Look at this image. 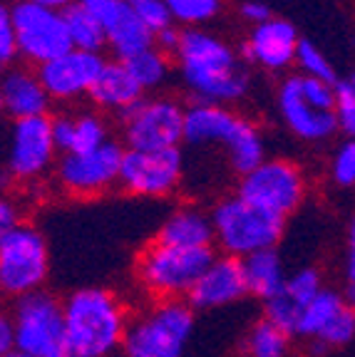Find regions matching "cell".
<instances>
[{
  "label": "cell",
  "instance_id": "obj_1",
  "mask_svg": "<svg viewBox=\"0 0 355 357\" xmlns=\"http://www.w3.org/2000/svg\"><path fill=\"white\" fill-rule=\"evenodd\" d=\"M177 70L194 102L229 107L249 92V73L231 45L204 28L182 30Z\"/></svg>",
  "mask_w": 355,
  "mask_h": 357
},
{
  "label": "cell",
  "instance_id": "obj_2",
  "mask_svg": "<svg viewBox=\"0 0 355 357\" xmlns=\"http://www.w3.org/2000/svg\"><path fill=\"white\" fill-rule=\"evenodd\" d=\"M62 307L70 355L112 357L122 352L132 320L122 296L102 285H87L62 298Z\"/></svg>",
  "mask_w": 355,
  "mask_h": 357
},
{
  "label": "cell",
  "instance_id": "obj_3",
  "mask_svg": "<svg viewBox=\"0 0 355 357\" xmlns=\"http://www.w3.org/2000/svg\"><path fill=\"white\" fill-rule=\"evenodd\" d=\"M184 144L217 146L229 154V167L236 176H246L266 162V146L254 122L244 119L229 107L191 102L184 114Z\"/></svg>",
  "mask_w": 355,
  "mask_h": 357
},
{
  "label": "cell",
  "instance_id": "obj_4",
  "mask_svg": "<svg viewBox=\"0 0 355 357\" xmlns=\"http://www.w3.org/2000/svg\"><path fill=\"white\" fill-rule=\"evenodd\" d=\"M214 261V248H179L150 241L134 261V278L152 301H187Z\"/></svg>",
  "mask_w": 355,
  "mask_h": 357
},
{
  "label": "cell",
  "instance_id": "obj_5",
  "mask_svg": "<svg viewBox=\"0 0 355 357\" xmlns=\"http://www.w3.org/2000/svg\"><path fill=\"white\" fill-rule=\"evenodd\" d=\"M209 213L214 223L217 248L222 251V256L239 258V261L266 248H276L286 229V218L263 211L236 194L219 199Z\"/></svg>",
  "mask_w": 355,
  "mask_h": 357
},
{
  "label": "cell",
  "instance_id": "obj_6",
  "mask_svg": "<svg viewBox=\"0 0 355 357\" xmlns=\"http://www.w3.org/2000/svg\"><path fill=\"white\" fill-rule=\"evenodd\" d=\"M196 325L187 301H152L129 320L122 357H182Z\"/></svg>",
  "mask_w": 355,
  "mask_h": 357
},
{
  "label": "cell",
  "instance_id": "obj_7",
  "mask_svg": "<svg viewBox=\"0 0 355 357\" xmlns=\"http://www.w3.org/2000/svg\"><path fill=\"white\" fill-rule=\"evenodd\" d=\"M15 350L30 357H70L62 298L38 290L13 301L10 307Z\"/></svg>",
  "mask_w": 355,
  "mask_h": 357
},
{
  "label": "cell",
  "instance_id": "obj_8",
  "mask_svg": "<svg viewBox=\"0 0 355 357\" xmlns=\"http://www.w3.org/2000/svg\"><path fill=\"white\" fill-rule=\"evenodd\" d=\"M50 278V245L35 223L22 221L0 241V290L3 298L45 290Z\"/></svg>",
  "mask_w": 355,
  "mask_h": 357
},
{
  "label": "cell",
  "instance_id": "obj_9",
  "mask_svg": "<svg viewBox=\"0 0 355 357\" xmlns=\"http://www.w3.org/2000/svg\"><path fill=\"white\" fill-rule=\"evenodd\" d=\"M13 25L17 60L22 65L38 70L45 62L73 50L62 10L38 6L33 0H13Z\"/></svg>",
  "mask_w": 355,
  "mask_h": 357
},
{
  "label": "cell",
  "instance_id": "obj_10",
  "mask_svg": "<svg viewBox=\"0 0 355 357\" xmlns=\"http://www.w3.org/2000/svg\"><path fill=\"white\" fill-rule=\"evenodd\" d=\"M184 114L187 107L172 97H145L119 117L124 149H179L184 144Z\"/></svg>",
  "mask_w": 355,
  "mask_h": 357
},
{
  "label": "cell",
  "instance_id": "obj_11",
  "mask_svg": "<svg viewBox=\"0 0 355 357\" xmlns=\"http://www.w3.org/2000/svg\"><path fill=\"white\" fill-rule=\"evenodd\" d=\"M60 151L52 139L50 117H33L10 122L6 144V162L3 172L8 174L10 184H38L60 159Z\"/></svg>",
  "mask_w": 355,
  "mask_h": 357
},
{
  "label": "cell",
  "instance_id": "obj_12",
  "mask_svg": "<svg viewBox=\"0 0 355 357\" xmlns=\"http://www.w3.org/2000/svg\"><path fill=\"white\" fill-rule=\"evenodd\" d=\"M124 144L110 139L100 149L82 154H62L55 164V184L75 199H92L119 186Z\"/></svg>",
  "mask_w": 355,
  "mask_h": 357
},
{
  "label": "cell",
  "instance_id": "obj_13",
  "mask_svg": "<svg viewBox=\"0 0 355 357\" xmlns=\"http://www.w3.org/2000/svg\"><path fill=\"white\" fill-rule=\"evenodd\" d=\"M236 196L268 213L289 218L303 204L305 176L298 164L289 159H266L254 172L239 176Z\"/></svg>",
  "mask_w": 355,
  "mask_h": 357
},
{
  "label": "cell",
  "instance_id": "obj_14",
  "mask_svg": "<svg viewBox=\"0 0 355 357\" xmlns=\"http://www.w3.org/2000/svg\"><path fill=\"white\" fill-rule=\"evenodd\" d=\"M184 178L182 149L137 151L127 149L119 172V186L139 199H167Z\"/></svg>",
  "mask_w": 355,
  "mask_h": 357
},
{
  "label": "cell",
  "instance_id": "obj_15",
  "mask_svg": "<svg viewBox=\"0 0 355 357\" xmlns=\"http://www.w3.org/2000/svg\"><path fill=\"white\" fill-rule=\"evenodd\" d=\"M97 20L107 38V50L117 62L132 60L139 52L154 47V35L142 25L134 8L122 0H78Z\"/></svg>",
  "mask_w": 355,
  "mask_h": 357
},
{
  "label": "cell",
  "instance_id": "obj_16",
  "mask_svg": "<svg viewBox=\"0 0 355 357\" xmlns=\"http://www.w3.org/2000/svg\"><path fill=\"white\" fill-rule=\"evenodd\" d=\"M105 62L107 60L100 52H85L73 47L65 55L38 67V77L52 102H78L89 95Z\"/></svg>",
  "mask_w": 355,
  "mask_h": 357
},
{
  "label": "cell",
  "instance_id": "obj_17",
  "mask_svg": "<svg viewBox=\"0 0 355 357\" xmlns=\"http://www.w3.org/2000/svg\"><path fill=\"white\" fill-rule=\"evenodd\" d=\"M246 296H249V285H246L244 261L231 256H214V261L196 280L194 290L189 293L187 303L196 312L219 310V307L241 303Z\"/></svg>",
  "mask_w": 355,
  "mask_h": 357
},
{
  "label": "cell",
  "instance_id": "obj_18",
  "mask_svg": "<svg viewBox=\"0 0 355 357\" xmlns=\"http://www.w3.org/2000/svg\"><path fill=\"white\" fill-rule=\"evenodd\" d=\"M298 35L289 20L271 17V20L254 25L249 33V40L241 45V60L256 62L266 70H283L296 60L298 50Z\"/></svg>",
  "mask_w": 355,
  "mask_h": 357
},
{
  "label": "cell",
  "instance_id": "obj_19",
  "mask_svg": "<svg viewBox=\"0 0 355 357\" xmlns=\"http://www.w3.org/2000/svg\"><path fill=\"white\" fill-rule=\"evenodd\" d=\"M0 97L10 122L33 117H50L52 100L38 77V70L28 65H13L0 77Z\"/></svg>",
  "mask_w": 355,
  "mask_h": 357
},
{
  "label": "cell",
  "instance_id": "obj_20",
  "mask_svg": "<svg viewBox=\"0 0 355 357\" xmlns=\"http://www.w3.org/2000/svg\"><path fill=\"white\" fill-rule=\"evenodd\" d=\"M278 107H281V114L286 119V124H289V129L300 139H326V137H331L338 129L335 112H321L305 102L298 77H289L281 84V89H278Z\"/></svg>",
  "mask_w": 355,
  "mask_h": 357
},
{
  "label": "cell",
  "instance_id": "obj_21",
  "mask_svg": "<svg viewBox=\"0 0 355 357\" xmlns=\"http://www.w3.org/2000/svg\"><path fill=\"white\" fill-rule=\"evenodd\" d=\"M145 97L147 92L129 75L124 62L107 60L97 82L89 89L87 100L92 102L97 112H112L117 117H122L124 112H129L137 102L145 100Z\"/></svg>",
  "mask_w": 355,
  "mask_h": 357
},
{
  "label": "cell",
  "instance_id": "obj_22",
  "mask_svg": "<svg viewBox=\"0 0 355 357\" xmlns=\"http://www.w3.org/2000/svg\"><path fill=\"white\" fill-rule=\"evenodd\" d=\"M157 241L179 248H214L211 213L199 206H179L164 218L154 236Z\"/></svg>",
  "mask_w": 355,
  "mask_h": 357
},
{
  "label": "cell",
  "instance_id": "obj_23",
  "mask_svg": "<svg viewBox=\"0 0 355 357\" xmlns=\"http://www.w3.org/2000/svg\"><path fill=\"white\" fill-rule=\"evenodd\" d=\"M244 273L249 296L261 298L263 303L276 298L289 280L278 248H266V251H259L254 256L244 258Z\"/></svg>",
  "mask_w": 355,
  "mask_h": 357
},
{
  "label": "cell",
  "instance_id": "obj_24",
  "mask_svg": "<svg viewBox=\"0 0 355 357\" xmlns=\"http://www.w3.org/2000/svg\"><path fill=\"white\" fill-rule=\"evenodd\" d=\"M239 357H291V335L266 318L256 320L241 340Z\"/></svg>",
  "mask_w": 355,
  "mask_h": 357
},
{
  "label": "cell",
  "instance_id": "obj_25",
  "mask_svg": "<svg viewBox=\"0 0 355 357\" xmlns=\"http://www.w3.org/2000/svg\"><path fill=\"white\" fill-rule=\"evenodd\" d=\"M345 307V298L343 293L333 288H323L316 298H313L308 305L300 312V323H298V337H305V340H313L323 330L328 328V323L338 315Z\"/></svg>",
  "mask_w": 355,
  "mask_h": 357
},
{
  "label": "cell",
  "instance_id": "obj_26",
  "mask_svg": "<svg viewBox=\"0 0 355 357\" xmlns=\"http://www.w3.org/2000/svg\"><path fill=\"white\" fill-rule=\"evenodd\" d=\"M65 25H67V35H70V43H73L75 50H85V52H100L107 50V38L105 30H102L100 20L82 8L80 3L70 6L65 10Z\"/></svg>",
  "mask_w": 355,
  "mask_h": 357
},
{
  "label": "cell",
  "instance_id": "obj_27",
  "mask_svg": "<svg viewBox=\"0 0 355 357\" xmlns=\"http://www.w3.org/2000/svg\"><path fill=\"white\" fill-rule=\"evenodd\" d=\"M124 67L137 79L139 87L145 92H152V89L164 87L167 79L172 77V55L161 52L159 47H150L124 62Z\"/></svg>",
  "mask_w": 355,
  "mask_h": 357
},
{
  "label": "cell",
  "instance_id": "obj_28",
  "mask_svg": "<svg viewBox=\"0 0 355 357\" xmlns=\"http://www.w3.org/2000/svg\"><path fill=\"white\" fill-rule=\"evenodd\" d=\"M110 142V124L100 112H78L75 114V134L70 154H82V151L100 149Z\"/></svg>",
  "mask_w": 355,
  "mask_h": 357
},
{
  "label": "cell",
  "instance_id": "obj_29",
  "mask_svg": "<svg viewBox=\"0 0 355 357\" xmlns=\"http://www.w3.org/2000/svg\"><path fill=\"white\" fill-rule=\"evenodd\" d=\"M174 25L187 28H204L206 22L222 13V0H164Z\"/></svg>",
  "mask_w": 355,
  "mask_h": 357
},
{
  "label": "cell",
  "instance_id": "obj_30",
  "mask_svg": "<svg viewBox=\"0 0 355 357\" xmlns=\"http://www.w3.org/2000/svg\"><path fill=\"white\" fill-rule=\"evenodd\" d=\"M300 312H303V307H300L286 290H281L276 298L263 303V318L276 325V328H281L283 333H289L291 337L298 333Z\"/></svg>",
  "mask_w": 355,
  "mask_h": 357
},
{
  "label": "cell",
  "instance_id": "obj_31",
  "mask_svg": "<svg viewBox=\"0 0 355 357\" xmlns=\"http://www.w3.org/2000/svg\"><path fill=\"white\" fill-rule=\"evenodd\" d=\"M313 340L321 342L328 352L338 350V347H345L348 342H353L355 340V310L353 307L345 305L343 310L328 323V328L323 330L318 337H313Z\"/></svg>",
  "mask_w": 355,
  "mask_h": 357
},
{
  "label": "cell",
  "instance_id": "obj_32",
  "mask_svg": "<svg viewBox=\"0 0 355 357\" xmlns=\"http://www.w3.org/2000/svg\"><path fill=\"white\" fill-rule=\"evenodd\" d=\"M326 288L323 285V275L318 268L308 266V268H300V271H296L294 275H289V280H286V293H289L291 298H294L296 303H298L300 307H305L308 303L313 301V298L321 293V290Z\"/></svg>",
  "mask_w": 355,
  "mask_h": 357
},
{
  "label": "cell",
  "instance_id": "obj_33",
  "mask_svg": "<svg viewBox=\"0 0 355 357\" xmlns=\"http://www.w3.org/2000/svg\"><path fill=\"white\" fill-rule=\"evenodd\" d=\"M17 65L15 25H13V3L0 0V77L8 67Z\"/></svg>",
  "mask_w": 355,
  "mask_h": 357
},
{
  "label": "cell",
  "instance_id": "obj_34",
  "mask_svg": "<svg viewBox=\"0 0 355 357\" xmlns=\"http://www.w3.org/2000/svg\"><path fill=\"white\" fill-rule=\"evenodd\" d=\"M296 60H298V65L303 67L308 77H318V79H323V82L335 84L333 67L328 65V60L323 57V52L318 50L316 45L308 43V40H300V43H298V50H296Z\"/></svg>",
  "mask_w": 355,
  "mask_h": 357
},
{
  "label": "cell",
  "instance_id": "obj_35",
  "mask_svg": "<svg viewBox=\"0 0 355 357\" xmlns=\"http://www.w3.org/2000/svg\"><path fill=\"white\" fill-rule=\"evenodd\" d=\"M132 8L139 20H142V25H145L152 35H159L161 30H167L174 25L172 15H169L167 6H164V0H139Z\"/></svg>",
  "mask_w": 355,
  "mask_h": 357
},
{
  "label": "cell",
  "instance_id": "obj_36",
  "mask_svg": "<svg viewBox=\"0 0 355 357\" xmlns=\"http://www.w3.org/2000/svg\"><path fill=\"white\" fill-rule=\"evenodd\" d=\"M300 79V92H303L305 102L313 105L321 112H333L335 109V87L331 82H323L318 77H298Z\"/></svg>",
  "mask_w": 355,
  "mask_h": 357
},
{
  "label": "cell",
  "instance_id": "obj_37",
  "mask_svg": "<svg viewBox=\"0 0 355 357\" xmlns=\"http://www.w3.org/2000/svg\"><path fill=\"white\" fill-rule=\"evenodd\" d=\"M335 119L338 127L345 134L355 137V95L350 82H338L335 84Z\"/></svg>",
  "mask_w": 355,
  "mask_h": 357
},
{
  "label": "cell",
  "instance_id": "obj_38",
  "mask_svg": "<svg viewBox=\"0 0 355 357\" xmlns=\"http://www.w3.org/2000/svg\"><path fill=\"white\" fill-rule=\"evenodd\" d=\"M331 176L338 186H355V139L345 142L333 156Z\"/></svg>",
  "mask_w": 355,
  "mask_h": 357
},
{
  "label": "cell",
  "instance_id": "obj_39",
  "mask_svg": "<svg viewBox=\"0 0 355 357\" xmlns=\"http://www.w3.org/2000/svg\"><path fill=\"white\" fill-rule=\"evenodd\" d=\"M50 127L60 156L70 154V149H73V134H75V114H67V112L50 114Z\"/></svg>",
  "mask_w": 355,
  "mask_h": 357
},
{
  "label": "cell",
  "instance_id": "obj_40",
  "mask_svg": "<svg viewBox=\"0 0 355 357\" xmlns=\"http://www.w3.org/2000/svg\"><path fill=\"white\" fill-rule=\"evenodd\" d=\"M17 223H22V211L20 204H17L13 196L3 194L0 191V241L6 238Z\"/></svg>",
  "mask_w": 355,
  "mask_h": 357
},
{
  "label": "cell",
  "instance_id": "obj_41",
  "mask_svg": "<svg viewBox=\"0 0 355 357\" xmlns=\"http://www.w3.org/2000/svg\"><path fill=\"white\" fill-rule=\"evenodd\" d=\"M15 352V333H13L10 310L0 307V357H8Z\"/></svg>",
  "mask_w": 355,
  "mask_h": 357
},
{
  "label": "cell",
  "instance_id": "obj_42",
  "mask_svg": "<svg viewBox=\"0 0 355 357\" xmlns=\"http://www.w3.org/2000/svg\"><path fill=\"white\" fill-rule=\"evenodd\" d=\"M179 38H182V30H177V25L172 28L161 30L159 35H154V47H159L161 52H167V55H177V47H179Z\"/></svg>",
  "mask_w": 355,
  "mask_h": 357
},
{
  "label": "cell",
  "instance_id": "obj_43",
  "mask_svg": "<svg viewBox=\"0 0 355 357\" xmlns=\"http://www.w3.org/2000/svg\"><path fill=\"white\" fill-rule=\"evenodd\" d=\"M241 17H246V20L254 22V25H261V22L271 20V10H268V6H263V3H244V6H241Z\"/></svg>",
  "mask_w": 355,
  "mask_h": 357
},
{
  "label": "cell",
  "instance_id": "obj_44",
  "mask_svg": "<svg viewBox=\"0 0 355 357\" xmlns=\"http://www.w3.org/2000/svg\"><path fill=\"white\" fill-rule=\"evenodd\" d=\"M345 275H348V280H355V218L350 221V231H348V258H345Z\"/></svg>",
  "mask_w": 355,
  "mask_h": 357
},
{
  "label": "cell",
  "instance_id": "obj_45",
  "mask_svg": "<svg viewBox=\"0 0 355 357\" xmlns=\"http://www.w3.org/2000/svg\"><path fill=\"white\" fill-rule=\"evenodd\" d=\"M33 3H38V6H45V8H52V10H62L65 13L70 6H75L78 0H33Z\"/></svg>",
  "mask_w": 355,
  "mask_h": 357
},
{
  "label": "cell",
  "instance_id": "obj_46",
  "mask_svg": "<svg viewBox=\"0 0 355 357\" xmlns=\"http://www.w3.org/2000/svg\"><path fill=\"white\" fill-rule=\"evenodd\" d=\"M343 298H345V305H350L355 310V280H348L343 290Z\"/></svg>",
  "mask_w": 355,
  "mask_h": 357
},
{
  "label": "cell",
  "instance_id": "obj_47",
  "mask_svg": "<svg viewBox=\"0 0 355 357\" xmlns=\"http://www.w3.org/2000/svg\"><path fill=\"white\" fill-rule=\"evenodd\" d=\"M6 117V107H3V97H0V119Z\"/></svg>",
  "mask_w": 355,
  "mask_h": 357
},
{
  "label": "cell",
  "instance_id": "obj_48",
  "mask_svg": "<svg viewBox=\"0 0 355 357\" xmlns=\"http://www.w3.org/2000/svg\"><path fill=\"white\" fill-rule=\"evenodd\" d=\"M8 357H30V355H22V352H17V350H15V352H10Z\"/></svg>",
  "mask_w": 355,
  "mask_h": 357
},
{
  "label": "cell",
  "instance_id": "obj_49",
  "mask_svg": "<svg viewBox=\"0 0 355 357\" xmlns=\"http://www.w3.org/2000/svg\"><path fill=\"white\" fill-rule=\"evenodd\" d=\"M122 3H129V6H134V3H139V0H122Z\"/></svg>",
  "mask_w": 355,
  "mask_h": 357
},
{
  "label": "cell",
  "instance_id": "obj_50",
  "mask_svg": "<svg viewBox=\"0 0 355 357\" xmlns=\"http://www.w3.org/2000/svg\"><path fill=\"white\" fill-rule=\"evenodd\" d=\"M350 87H353V95H355V77L350 79Z\"/></svg>",
  "mask_w": 355,
  "mask_h": 357
},
{
  "label": "cell",
  "instance_id": "obj_51",
  "mask_svg": "<svg viewBox=\"0 0 355 357\" xmlns=\"http://www.w3.org/2000/svg\"><path fill=\"white\" fill-rule=\"evenodd\" d=\"M0 301H3V290H0Z\"/></svg>",
  "mask_w": 355,
  "mask_h": 357
},
{
  "label": "cell",
  "instance_id": "obj_52",
  "mask_svg": "<svg viewBox=\"0 0 355 357\" xmlns=\"http://www.w3.org/2000/svg\"><path fill=\"white\" fill-rule=\"evenodd\" d=\"M70 357H82V355H70Z\"/></svg>",
  "mask_w": 355,
  "mask_h": 357
}]
</instances>
